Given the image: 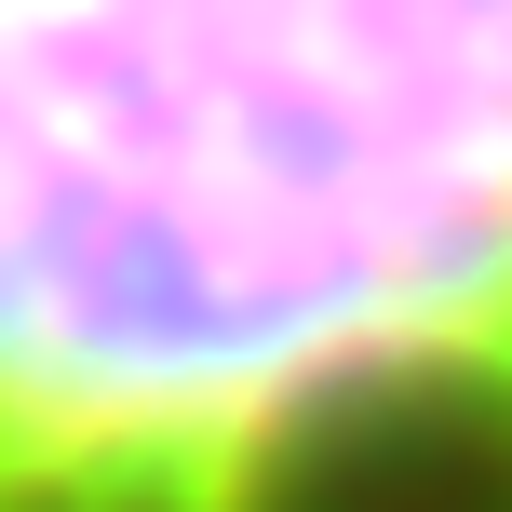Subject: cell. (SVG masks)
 Instances as JSON below:
<instances>
[{
	"label": "cell",
	"mask_w": 512,
	"mask_h": 512,
	"mask_svg": "<svg viewBox=\"0 0 512 512\" xmlns=\"http://www.w3.org/2000/svg\"><path fill=\"white\" fill-rule=\"evenodd\" d=\"M0 512H512V0H0Z\"/></svg>",
	"instance_id": "obj_1"
}]
</instances>
